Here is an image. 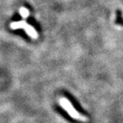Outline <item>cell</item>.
Instances as JSON below:
<instances>
[{
  "instance_id": "obj_1",
  "label": "cell",
  "mask_w": 123,
  "mask_h": 123,
  "mask_svg": "<svg viewBox=\"0 0 123 123\" xmlns=\"http://www.w3.org/2000/svg\"><path fill=\"white\" fill-rule=\"evenodd\" d=\"M59 104L72 118H74L75 119H78V120L82 121V122L87 121V118L85 117V116L81 115L80 113H78L76 111V110L74 108V107L71 105V103L70 102V101L68 99H67L66 98H62V99H60Z\"/></svg>"
},
{
  "instance_id": "obj_2",
  "label": "cell",
  "mask_w": 123,
  "mask_h": 123,
  "mask_svg": "<svg viewBox=\"0 0 123 123\" xmlns=\"http://www.w3.org/2000/svg\"><path fill=\"white\" fill-rule=\"evenodd\" d=\"M25 31L27 33V34L28 35L29 37H31L33 39H37L38 38V33L37 32L35 31V29L32 27L31 25H26V26L25 27Z\"/></svg>"
},
{
  "instance_id": "obj_3",
  "label": "cell",
  "mask_w": 123,
  "mask_h": 123,
  "mask_svg": "<svg viewBox=\"0 0 123 123\" xmlns=\"http://www.w3.org/2000/svg\"><path fill=\"white\" fill-rule=\"evenodd\" d=\"M27 25L25 21H19V22H12L11 24V28L16 30V29H19V28H25V27Z\"/></svg>"
},
{
  "instance_id": "obj_4",
  "label": "cell",
  "mask_w": 123,
  "mask_h": 123,
  "mask_svg": "<svg viewBox=\"0 0 123 123\" xmlns=\"http://www.w3.org/2000/svg\"><path fill=\"white\" fill-rule=\"evenodd\" d=\"M19 13L24 19L27 18V17L29 16V11L27 8H25V7H21L19 9Z\"/></svg>"
}]
</instances>
